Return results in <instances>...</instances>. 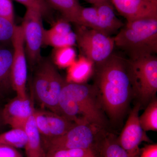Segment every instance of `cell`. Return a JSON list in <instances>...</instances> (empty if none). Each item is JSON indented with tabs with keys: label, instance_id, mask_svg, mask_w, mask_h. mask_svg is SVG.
<instances>
[{
	"label": "cell",
	"instance_id": "44dd1931",
	"mask_svg": "<svg viewBox=\"0 0 157 157\" xmlns=\"http://www.w3.org/2000/svg\"><path fill=\"white\" fill-rule=\"evenodd\" d=\"M51 8L61 14L63 19L76 24L82 6L78 0H46Z\"/></svg>",
	"mask_w": 157,
	"mask_h": 157
},
{
	"label": "cell",
	"instance_id": "3957f363",
	"mask_svg": "<svg viewBox=\"0 0 157 157\" xmlns=\"http://www.w3.org/2000/svg\"><path fill=\"white\" fill-rule=\"evenodd\" d=\"M113 39L115 46L128 53L129 58L155 55L157 52V18L127 21Z\"/></svg>",
	"mask_w": 157,
	"mask_h": 157
},
{
	"label": "cell",
	"instance_id": "d6986e66",
	"mask_svg": "<svg viewBox=\"0 0 157 157\" xmlns=\"http://www.w3.org/2000/svg\"><path fill=\"white\" fill-rule=\"evenodd\" d=\"M66 81L61 76L56 68L52 64L49 72V91L47 108L50 111L61 115L59 102L62 90Z\"/></svg>",
	"mask_w": 157,
	"mask_h": 157
},
{
	"label": "cell",
	"instance_id": "d4e9b609",
	"mask_svg": "<svg viewBox=\"0 0 157 157\" xmlns=\"http://www.w3.org/2000/svg\"><path fill=\"white\" fill-rule=\"evenodd\" d=\"M54 48L52 59L54 63L59 67L68 68L76 60V52L73 46Z\"/></svg>",
	"mask_w": 157,
	"mask_h": 157
},
{
	"label": "cell",
	"instance_id": "4fadbf2b",
	"mask_svg": "<svg viewBox=\"0 0 157 157\" xmlns=\"http://www.w3.org/2000/svg\"><path fill=\"white\" fill-rule=\"evenodd\" d=\"M76 43L75 32L60 27H52L44 31L43 45L54 48L73 46Z\"/></svg>",
	"mask_w": 157,
	"mask_h": 157
},
{
	"label": "cell",
	"instance_id": "2e32d148",
	"mask_svg": "<svg viewBox=\"0 0 157 157\" xmlns=\"http://www.w3.org/2000/svg\"><path fill=\"white\" fill-rule=\"evenodd\" d=\"M94 63L85 56L79 57L78 59L68 68L67 82L73 83H85L92 75Z\"/></svg>",
	"mask_w": 157,
	"mask_h": 157
},
{
	"label": "cell",
	"instance_id": "5b68a950",
	"mask_svg": "<svg viewBox=\"0 0 157 157\" xmlns=\"http://www.w3.org/2000/svg\"><path fill=\"white\" fill-rule=\"evenodd\" d=\"M104 129L90 124H76L63 135L50 140L45 148L47 153L74 148L94 151Z\"/></svg>",
	"mask_w": 157,
	"mask_h": 157
},
{
	"label": "cell",
	"instance_id": "30bf717a",
	"mask_svg": "<svg viewBox=\"0 0 157 157\" xmlns=\"http://www.w3.org/2000/svg\"><path fill=\"white\" fill-rule=\"evenodd\" d=\"M35 109L28 97L21 98L16 96L2 109L3 122L12 128L24 129Z\"/></svg>",
	"mask_w": 157,
	"mask_h": 157
},
{
	"label": "cell",
	"instance_id": "1f68e13d",
	"mask_svg": "<svg viewBox=\"0 0 157 157\" xmlns=\"http://www.w3.org/2000/svg\"><path fill=\"white\" fill-rule=\"evenodd\" d=\"M93 5H96V4H99L104 2H108V1H111V0H86Z\"/></svg>",
	"mask_w": 157,
	"mask_h": 157
},
{
	"label": "cell",
	"instance_id": "8fae6325",
	"mask_svg": "<svg viewBox=\"0 0 157 157\" xmlns=\"http://www.w3.org/2000/svg\"><path fill=\"white\" fill-rule=\"evenodd\" d=\"M118 12L127 21L157 18V2L154 0H111Z\"/></svg>",
	"mask_w": 157,
	"mask_h": 157
},
{
	"label": "cell",
	"instance_id": "9c48e42d",
	"mask_svg": "<svg viewBox=\"0 0 157 157\" xmlns=\"http://www.w3.org/2000/svg\"><path fill=\"white\" fill-rule=\"evenodd\" d=\"M141 106L138 102L133 107L117 138L118 142L128 157H140V144L143 141H150L139 123V113Z\"/></svg>",
	"mask_w": 157,
	"mask_h": 157
},
{
	"label": "cell",
	"instance_id": "83f0119b",
	"mask_svg": "<svg viewBox=\"0 0 157 157\" xmlns=\"http://www.w3.org/2000/svg\"><path fill=\"white\" fill-rule=\"evenodd\" d=\"M22 4L26 9H34L39 11L42 16L49 15L51 8L48 5L46 0H15Z\"/></svg>",
	"mask_w": 157,
	"mask_h": 157
},
{
	"label": "cell",
	"instance_id": "7402d4cb",
	"mask_svg": "<svg viewBox=\"0 0 157 157\" xmlns=\"http://www.w3.org/2000/svg\"><path fill=\"white\" fill-rule=\"evenodd\" d=\"M76 25L83 26L109 36L104 26L101 23L97 9L94 6L88 8L82 7L78 22Z\"/></svg>",
	"mask_w": 157,
	"mask_h": 157
},
{
	"label": "cell",
	"instance_id": "8992f818",
	"mask_svg": "<svg viewBox=\"0 0 157 157\" xmlns=\"http://www.w3.org/2000/svg\"><path fill=\"white\" fill-rule=\"evenodd\" d=\"M76 25V43L84 56L94 64L110 56L115 46L113 38L83 26Z\"/></svg>",
	"mask_w": 157,
	"mask_h": 157
},
{
	"label": "cell",
	"instance_id": "5bb4252c",
	"mask_svg": "<svg viewBox=\"0 0 157 157\" xmlns=\"http://www.w3.org/2000/svg\"><path fill=\"white\" fill-rule=\"evenodd\" d=\"M95 157H128L117 138L104 131L94 148Z\"/></svg>",
	"mask_w": 157,
	"mask_h": 157
},
{
	"label": "cell",
	"instance_id": "6da1fadb",
	"mask_svg": "<svg viewBox=\"0 0 157 157\" xmlns=\"http://www.w3.org/2000/svg\"><path fill=\"white\" fill-rule=\"evenodd\" d=\"M94 86L104 113L113 122L121 121L133 95L127 59L112 53L104 61L94 64Z\"/></svg>",
	"mask_w": 157,
	"mask_h": 157
},
{
	"label": "cell",
	"instance_id": "cb8c5ba5",
	"mask_svg": "<svg viewBox=\"0 0 157 157\" xmlns=\"http://www.w3.org/2000/svg\"><path fill=\"white\" fill-rule=\"evenodd\" d=\"M140 126L144 132L157 131V100L154 98L148 103L143 113L139 116Z\"/></svg>",
	"mask_w": 157,
	"mask_h": 157
},
{
	"label": "cell",
	"instance_id": "4dcf8cb0",
	"mask_svg": "<svg viewBox=\"0 0 157 157\" xmlns=\"http://www.w3.org/2000/svg\"><path fill=\"white\" fill-rule=\"evenodd\" d=\"M140 157H157V144L146 145L140 149Z\"/></svg>",
	"mask_w": 157,
	"mask_h": 157
},
{
	"label": "cell",
	"instance_id": "e0dca14e",
	"mask_svg": "<svg viewBox=\"0 0 157 157\" xmlns=\"http://www.w3.org/2000/svg\"><path fill=\"white\" fill-rule=\"evenodd\" d=\"M110 2L111 1H108L94 5L101 23L109 36L120 30L124 25L116 16L113 6Z\"/></svg>",
	"mask_w": 157,
	"mask_h": 157
},
{
	"label": "cell",
	"instance_id": "603a6c76",
	"mask_svg": "<svg viewBox=\"0 0 157 157\" xmlns=\"http://www.w3.org/2000/svg\"><path fill=\"white\" fill-rule=\"evenodd\" d=\"M27 135L25 129L12 128L0 135V144L20 148L25 147Z\"/></svg>",
	"mask_w": 157,
	"mask_h": 157
},
{
	"label": "cell",
	"instance_id": "484cf974",
	"mask_svg": "<svg viewBox=\"0 0 157 157\" xmlns=\"http://www.w3.org/2000/svg\"><path fill=\"white\" fill-rule=\"evenodd\" d=\"M15 26L14 22L0 17V45H12Z\"/></svg>",
	"mask_w": 157,
	"mask_h": 157
},
{
	"label": "cell",
	"instance_id": "7a4b0ae2",
	"mask_svg": "<svg viewBox=\"0 0 157 157\" xmlns=\"http://www.w3.org/2000/svg\"><path fill=\"white\" fill-rule=\"evenodd\" d=\"M59 106L61 115L76 124H90L103 129L107 126V118L94 85L66 81Z\"/></svg>",
	"mask_w": 157,
	"mask_h": 157
},
{
	"label": "cell",
	"instance_id": "52a82bcc",
	"mask_svg": "<svg viewBox=\"0 0 157 157\" xmlns=\"http://www.w3.org/2000/svg\"><path fill=\"white\" fill-rule=\"evenodd\" d=\"M22 27L27 62L31 67L37 66L42 60L41 49L43 45L45 29L42 15L39 11L26 9Z\"/></svg>",
	"mask_w": 157,
	"mask_h": 157
},
{
	"label": "cell",
	"instance_id": "9a60e30c",
	"mask_svg": "<svg viewBox=\"0 0 157 157\" xmlns=\"http://www.w3.org/2000/svg\"><path fill=\"white\" fill-rule=\"evenodd\" d=\"M24 129L27 135V141L25 147L26 157H46V152L36 126L33 114L29 119Z\"/></svg>",
	"mask_w": 157,
	"mask_h": 157
},
{
	"label": "cell",
	"instance_id": "277c9868",
	"mask_svg": "<svg viewBox=\"0 0 157 157\" xmlns=\"http://www.w3.org/2000/svg\"><path fill=\"white\" fill-rule=\"evenodd\" d=\"M127 69L133 95L141 105L155 98L157 92V58L148 55L127 59Z\"/></svg>",
	"mask_w": 157,
	"mask_h": 157
},
{
	"label": "cell",
	"instance_id": "f1b7e54d",
	"mask_svg": "<svg viewBox=\"0 0 157 157\" xmlns=\"http://www.w3.org/2000/svg\"><path fill=\"white\" fill-rule=\"evenodd\" d=\"M0 17L14 22V10L12 0H0Z\"/></svg>",
	"mask_w": 157,
	"mask_h": 157
},
{
	"label": "cell",
	"instance_id": "f546056e",
	"mask_svg": "<svg viewBox=\"0 0 157 157\" xmlns=\"http://www.w3.org/2000/svg\"><path fill=\"white\" fill-rule=\"evenodd\" d=\"M0 157H23L17 149L0 144Z\"/></svg>",
	"mask_w": 157,
	"mask_h": 157
},
{
	"label": "cell",
	"instance_id": "836d02e7",
	"mask_svg": "<svg viewBox=\"0 0 157 157\" xmlns=\"http://www.w3.org/2000/svg\"><path fill=\"white\" fill-rule=\"evenodd\" d=\"M154 1H156V2H157V0H154Z\"/></svg>",
	"mask_w": 157,
	"mask_h": 157
},
{
	"label": "cell",
	"instance_id": "7c38bea8",
	"mask_svg": "<svg viewBox=\"0 0 157 157\" xmlns=\"http://www.w3.org/2000/svg\"><path fill=\"white\" fill-rule=\"evenodd\" d=\"M52 63L43 61L37 65L38 67L33 81V91L37 101L42 107L48 106L49 91V72Z\"/></svg>",
	"mask_w": 157,
	"mask_h": 157
},
{
	"label": "cell",
	"instance_id": "d6a6232c",
	"mask_svg": "<svg viewBox=\"0 0 157 157\" xmlns=\"http://www.w3.org/2000/svg\"><path fill=\"white\" fill-rule=\"evenodd\" d=\"M2 110H0V126L2 125V124H4L3 122L2 117Z\"/></svg>",
	"mask_w": 157,
	"mask_h": 157
},
{
	"label": "cell",
	"instance_id": "e575fe53",
	"mask_svg": "<svg viewBox=\"0 0 157 157\" xmlns=\"http://www.w3.org/2000/svg\"><path fill=\"white\" fill-rule=\"evenodd\" d=\"M93 157H95V156H94Z\"/></svg>",
	"mask_w": 157,
	"mask_h": 157
},
{
	"label": "cell",
	"instance_id": "ac0fdd59",
	"mask_svg": "<svg viewBox=\"0 0 157 157\" xmlns=\"http://www.w3.org/2000/svg\"><path fill=\"white\" fill-rule=\"evenodd\" d=\"M13 48L10 45H0V91L12 88L11 71Z\"/></svg>",
	"mask_w": 157,
	"mask_h": 157
},
{
	"label": "cell",
	"instance_id": "ffe728a7",
	"mask_svg": "<svg viewBox=\"0 0 157 157\" xmlns=\"http://www.w3.org/2000/svg\"><path fill=\"white\" fill-rule=\"evenodd\" d=\"M45 112L49 134V140L45 145L52 139L63 135L76 124L63 116L51 111L45 110Z\"/></svg>",
	"mask_w": 157,
	"mask_h": 157
},
{
	"label": "cell",
	"instance_id": "ba28073f",
	"mask_svg": "<svg viewBox=\"0 0 157 157\" xmlns=\"http://www.w3.org/2000/svg\"><path fill=\"white\" fill-rule=\"evenodd\" d=\"M13 48V62L11 71L12 89L17 96L28 97L26 90L27 79V60L25 48L24 40L21 25L15 26L12 42Z\"/></svg>",
	"mask_w": 157,
	"mask_h": 157
},
{
	"label": "cell",
	"instance_id": "4316f807",
	"mask_svg": "<svg viewBox=\"0 0 157 157\" xmlns=\"http://www.w3.org/2000/svg\"><path fill=\"white\" fill-rule=\"evenodd\" d=\"M94 156V151L91 149L74 148L46 153L45 157H93Z\"/></svg>",
	"mask_w": 157,
	"mask_h": 157
}]
</instances>
